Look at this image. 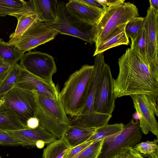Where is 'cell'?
<instances>
[{
    "label": "cell",
    "mask_w": 158,
    "mask_h": 158,
    "mask_svg": "<svg viewBox=\"0 0 158 158\" xmlns=\"http://www.w3.org/2000/svg\"><path fill=\"white\" fill-rule=\"evenodd\" d=\"M142 138L139 121L132 119L121 131L104 139L98 158H114L122 149L139 143Z\"/></svg>",
    "instance_id": "277c9868"
},
{
    "label": "cell",
    "mask_w": 158,
    "mask_h": 158,
    "mask_svg": "<svg viewBox=\"0 0 158 158\" xmlns=\"http://www.w3.org/2000/svg\"><path fill=\"white\" fill-rule=\"evenodd\" d=\"M7 65L5 64L3 61L0 58V67L3 66Z\"/></svg>",
    "instance_id": "7bdbcfd3"
},
{
    "label": "cell",
    "mask_w": 158,
    "mask_h": 158,
    "mask_svg": "<svg viewBox=\"0 0 158 158\" xmlns=\"http://www.w3.org/2000/svg\"><path fill=\"white\" fill-rule=\"evenodd\" d=\"M136 111L141 117L139 120L140 129L145 135L149 131L158 138V123L155 115L158 116V96L140 94L130 96Z\"/></svg>",
    "instance_id": "52a82bcc"
},
{
    "label": "cell",
    "mask_w": 158,
    "mask_h": 158,
    "mask_svg": "<svg viewBox=\"0 0 158 158\" xmlns=\"http://www.w3.org/2000/svg\"><path fill=\"white\" fill-rule=\"evenodd\" d=\"M144 18L136 17L128 21L125 27L127 37L134 40L140 33L143 28Z\"/></svg>",
    "instance_id": "f1b7e54d"
},
{
    "label": "cell",
    "mask_w": 158,
    "mask_h": 158,
    "mask_svg": "<svg viewBox=\"0 0 158 158\" xmlns=\"http://www.w3.org/2000/svg\"><path fill=\"white\" fill-rule=\"evenodd\" d=\"M1 99L25 126L28 119L35 117L37 102L35 93L14 87Z\"/></svg>",
    "instance_id": "8992f818"
},
{
    "label": "cell",
    "mask_w": 158,
    "mask_h": 158,
    "mask_svg": "<svg viewBox=\"0 0 158 158\" xmlns=\"http://www.w3.org/2000/svg\"><path fill=\"white\" fill-rule=\"evenodd\" d=\"M9 15L16 17L18 23L14 32L10 36V40L20 38L35 22L38 21L36 15L32 13H19L15 12Z\"/></svg>",
    "instance_id": "7402d4cb"
},
{
    "label": "cell",
    "mask_w": 158,
    "mask_h": 158,
    "mask_svg": "<svg viewBox=\"0 0 158 158\" xmlns=\"http://www.w3.org/2000/svg\"><path fill=\"white\" fill-rule=\"evenodd\" d=\"M27 127L17 115L6 106L0 99V128L5 130H16Z\"/></svg>",
    "instance_id": "44dd1931"
},
{
    "label": "cell",
    "mask_w": 158,
    "mask_h": 158,
    "mask_svg": "<svg viewBox=\"0 0 158 158\" xmlns=\"http://www.w3.org/2000/svg\"><path fill=\"white\" fill-rule=\"evenodd\" d=\"M119 72L114 79V98L144 94L158 96V70L151 67L131 48L118 59Z\"/></svg>",
    "instance_id": "6da1fadb"
},
{
    "label": "cell",
    "mask_w": 158,
    "mask_h": 158,
    "mask_svg": "<svg viewBox=\"0 0 158 158\" xmlns=\"http://www.w3.org/2000/svg\"><path fill=\"white\" fill-rule=\"evenodd\" d=\"M94 66L85 64L70 75L59 92V98L66 114L81 115L85 106Z\"/></svg>",
    "instance_id": "7a4b0ae2"
},
{
    "label": "cell",
    "mask_w": 158,
    "mask_h": 158,
    "mask_svg": "<svg viewBox=\"0 0 158 158\" xmlns=\"http://www.w3.org/2000/svg\"><path fill=\"white\" fill-rule=\"evenodd\" d=\"M113 78L110 68L105 63L100 76L94 102V110L98 113L112 114L115 107Z\"/></svg>",
    "instance_id": "30bf717a"
},
{
    "label": "cell",
    "mask_w": 158,
    "mask_h": 158,
    "mask_svg": "<svg viewBox=\"0 0 158 158\" xmlns=\"http://www.w3.org/2000/svg\"><path fill=\"white\" fill-rule=\"evenodd\" d=\"M132 117L133 119L136 120H139L141 117V115L136 111L133 114Z\"/></svg>",
    "instance_id": "b9f144b4"
},
{
    "label": "cell",
    "mask_w": 158,
    "mask_h": 158,
    "mask_svg": "<svg viewBox=\"0 0 158 158\" xmlns=\"http://www.w3.org/2000/svg\"><path fill=\"white\" fill-rule=\"evenodd\" d=\"M0 145L25 146L23 142L17 139L6 130L0 128Z\"/></svg>",
    "instance_id": "d6a6232c"
},
{
    "label": "cell",
    "mask_w": 158,
    "mask_h": 158,
    "mask_svg": "<svg viewBox=\"0 0 158 158\" xmlns=\"http://www.w3.org/2000/svg\"><path fill=\"white\" fill-rule=\"evenodd\" d=\"M19 65L39 78L54 84L52 77L57 68L54 58L50 55L38 51L28 52L23 55Z\"/></svg>",
    "instance_id": "9c48e42d"
},
{
    "label": "cell",
    "mask_w": 158,
    "mask_h": 158,
    "mask_svg": "<svg viewBox=\"0 0 158 158\" xmlns=\"http://www.w3.org/2000/svg\"><path fill=\"white\" fill-rule=\"evenodd\" d=\"M14 87L56 99L59 98V92L54 83L51 84L41 79L21 67Z\"/></svg>",
    "instance_id": "7c38bea8"
},
{
    "label": "cell",
    "mask_w": 158,
    "mask_h": 158,
    "mask_svg": "<svg viewBox=\"0 0 158 158\" xmlns=\"http://www.w3.org/2000/svg\"><path fill=\"white\" fill-rule=\"evenodd\" d=\"M93 142L86 141L73 147L70 148L65 154L63 158H74Z\"/></svg>",
    "instance_id": "836d02e7"
},
{
    "label": "cell",
    "mask_w": 158,
    "mask_h": 158,
    "mask_svg": "<svg viewBox=\"0 0 158 158\" xmlns=\"http://www.w3.org/2000/svg\"><path fill=\"white\" fill-rule=\"evenodd\" d=\"M150 6L158 10V0H150L149 1Z\"/></svg>",
    "instance_id": "ab89813d"
},
{
    "label": "cell",
    "mask_w": 158,
    "mask_h": 158,
    "mask_svg": "<svg viewBox=\"0 0 158 158\" xmlns=\"http://www.w3.org/2000/svg\"><path fill=\"white\" fill-rule=\"evenodd\" d=\"M45 144L44 141L41 140H39L36 142L35 146L38 148L41 149L44 147Z\"/></svg>",
    "instance_id": "60d3db41"
},
{
    "label": "cell",
    "mask_w": 158,
    "mask_h": 158,
    "mask_svg": "<svg viewBox=\"0 0 158 158\" xmlns=\"http://www.w3.org/2000/svg\"><path fill=\"white\" fill-rule=\"evenodd\" d=\"M112 117V114L96 112L92 114H82L75 117L88 127L94 130L107 124Z\"/></svg>",
    "instance_id": "d4e9b609"
},
{
    "label": "cell",
    "mask_w": 158,
    "mask_h": 158,
    "mask_svg": "<svg viewBox=\"0 0 158 158\" xmlns=\"http://www.w3.org/2000/svg\"><path fill=\"white\" fill-rule=\"evenodd\" d=\"M139 15L136 6L130 2L105 8L91 30L95 47L104 41L118 26L127 23Z\"/></svg>",
    "instance_id": "3957f363"
},
{
    "label": "cell",
    "mask_w": 158,
    "mask_h": 158,
    "mask_svg": "<svg viewBox=\"0 0 158 158\" xmlns=\"http://www.w3.org/2000/svg\"><path fill=\"white\" fill-rule=\"evenodd\" d=\"M158 10L150 6L144 17L143 28L147 45V59L152 68L158 69Z\"/></svg>",
    "instance_id": "8fae6325"
},
{
    "label": "cell",
    "mask_w": 158,
    "mask_h": 158,
    "mask_svg": "<svg viewBox=\"0 0 158 158\" xmlns=\"http://www.w3.org/2000/svg\"><path fill=\"white\" fill-rule=\"evenodd\" d=\"M105 8L123 4L124 0H97Z\"/></svg>",
    "instance_id": "d590c367"
},
{
    "label": "cell",
    "mask_w": 158,
    "mask_h": 158,
    "mask_svg": "<svg viewBox=\"0 0 158 158\" xmlns=\"http://www.w3.org/2000/svg\"><path fill=\"white\" fill-rule=\"evenodd\" d=\"M24 143L25 146H35L36 142L41 140L49 144L56 140V138L40 125L35 129L27 127L16 130H6Z\"/></svg>",
    "instance_id": "5bb4252c"
},
{
    "label": "cell",
    "mask_w": 158,
    "mask_h": 158,
    "mask_svg": "<svg viewBox=\"0 0 158 158\" xmlns=\"http://www.w3.org/2000/svg\"><path fill=\"white\" fill-rule=\"evenodd\" d=\"M84 3L92 7L104 10L105 8L97 0H81Z\"/></svg>",
    "instance_id": "f35d334b"
},
{
    "label": "cell",
    "mask_w": 158,
    "mask_h": 158,
    "mask_svg": "<svg viewBox=\"0 0 158 158\" xmlns=\"http://www.w3.org/2000/svg\"><path fill=\"white\" fill-rule=\"evenodd\" d=\"M21 67L18 64L12 66L4 80L0 84V99L15 86Z\"/></svg>",
    "instance_id": "4316f807"
},
{
    "label": "cell",
    "mask_w": 158,
    "mask_h": 158,
    "mask_svg": "<svg viewBox=\"0 0 158 158\" xmlns=\"http://www.w3.org/2000/svg\"><path fill=\"white\" fill-rule=\"evenodd\" d=\"M130 48L144 62L148 63L147 59V45L143 28L139 35L131 41Z\"/></svg>",
    "instance_id": "f546056e"
},
{
    "label": "cell",
    "mask_w": 158,
    "mask_h": 158,
    "mask_svg": "<svg viewBox=\"0 0 158 158\" xmlns=\"http://www.w3.org/2000/svg\"><path fill=\"white\" fill-rule=\"evenodd\" d=\"M24 2L22 0H0V17L9 15L19 10Z\"/></svg>",
    "instance_id": "4dcf8cb0"
},
{
    "label": "cell",
    "mask_w": 158,
    "mask_h": 158,
    "mask_svg": "<svg viewBox=\"0 0 158 158\" xmlns=\"http://www.w3.org/2000/svg\"><path fill=\"white\" fill-rule=\"evenodd\" d=\"M126 23L122 24L117 27L104 41L95 47L93 56L102 53L108 49L120 45H128L130 42L125 32Z\"/></svg>",
    "instance_id": "d6986e66"
},
{
    "label": "cell",
    "mask_w": 158,
    "mask_h": 158,
    "mask_svg": "<svg viewBox=\"0 0 158 158\" xmlns=\"http://www.w3.org/2000/svg\"><path fill=\"white\" fill-rule=\"evenodd\" d=\"M158 139L140 142L133 148L143 156L147 158H158Z\"/></svg>",
    "instance_id": "83f0119b"
},
{
    "label": "cell",
    "mask_w": 158,
    "mask_h": 158,
    "mask_svg": "<svg viewBox=\"0 0 158 158\" xmlns=\"http://www.w3.org/2000/svg\"><path fill=\"white\" fill-rule=\"evenodd\" d=\"M65 7L72 15L91 26L98 22L104 10L91 6L81 0H70L65 4Z\"/></svg>",
    "instance_id": "4fadbf2b"
},
{
    "label": "cell",
    "mask_w": 158,
    "mask_h": 158,
    "mask_svg": "<svg viewBox=\"0 0 158 158\" xmlns=\"http://www.w3.org/2000/svg\"><path fill=\"white\" fill-rule=\"evenodd\" d=\"M123 123L105 124L95 129L87 141H95L116 134L122 130L125 127Z\"/></svg>",
    "instance_id": "484cf974"
},
{
    "label": "cell",
    "mask_w": 158,
    "mask_h": 158,
    "mask_svg": "<svg viewBox=\"0 0 158 158\" xmlns=\"http://www.w3.org/2000/svg\"><path fill=\"white\" fill-rule=\"evenodd\" d=\"M71 148L68 142L63 136L49 144L44 149L43 158H63Z\"/></svg>",
    "instance_id": "cb8c5ba5"
},
{
    "label": "cell",
    "mask_w": 158,
    "mask_h": 158,
    "mask_svg": "<svg viewBox=\"0 0 158 158\" xmlns=\"http://www.w3.org/2000/svg\"><path fill=\"white\" fill-rule=\"evenodd\" d=\"M114 158H145L133 147L122 149Z\"/></svg>",
    "instance_id": "e575fe53"
},
{
    "label": "cell",
    "mask_w": 158,
    "mask_h": 158,
    "mask_svg": "<svg viewBox=\"0 0 158 158\" xmlns=\"http://www.w3.org/2000/svg\"><path fill=\"white\" fill-rule=\"evenodd\" d=\"M94 130L88 127L75 117L70 121L64 137L72 148L87 141Z\"/></svg>",
    "instance_id": "2e32d148"
},
{
    "label": "cell",
    "mask_w": 158,
    "mask_h": 158,
    "mask_svg": "<svg viewBox=\"0 0 158 158\" xmlns=\"http://www.w3.org/2000/svg\"><path fill=\"white\" fill-rule=\"evenodd\" d=\"M39 126L38 119L36 117H32L28 119L27 121V127L31 129H35Z\"/></svg>",
    "instance_id": "8d00e7d4"
},
{
    "label": "cell",
    "mask_w": 158,
    "mask_h": 158,
    "mask_svg": "<svg viewBox=\"0 0 158 158\" xmlns=\"http://www.w3.org/2000/svg\"><path fill=\"white\" fill-rule=\"evenodd\" d=\"M35 96L37 102L42 107L63 123L69 125L70 120L59 98L56 99L36 93Z\"/></svg>",
    "instance_id": "ffe728a7"
},
{
    "label": "cell",
    "mask_w": 158,
    "mask_h": 158,
    "mask_svg": "<svg viewBox=\"0 0 158 158\" xmlns=\"http://www.w3.org/2000/svg\"><path fill=\"white\" fill-rule=\"evenodd\" d=\"M33 2L38 21L50 23L58 21L57 0H33Z\"/></svg>",
    "instance_id": "ac0fdd59"
},
{
    "label": "cell",
    "mask_w": 158,
    "mask_h": 158,
    "mask_svg": "<svg viewBox=\"0 0 158 158\" xmlns=\"http://www.w3.org/2000/svg\"><path fill=\"white\" fill-rule=\"evenodd\" d=\"M57 2L58 21L55 23H44L59 33L77 37L92 44V26L83 23L70 14L63 2Z\"/></svg>",
    "instance_id": "5b68a950"
},
{
    "label": "cell",
    "mask_w": 158,
    "mask_h": 158,
    "mask_svg": "<svg viewBox=\"0 0 158 158\" xmlns=\"http://www.w3.org/2000/svg\"><path fill=\"white\" fill-rule=\"evenodd\" d=\"M23 55L15 46L0 39V58L5 64L11 67L15 65Z\"/></svg>",
    "instance_id": "603a6c76"
},
{
    "label": "cell",
    "mask_w": 158,
    "mask_h": 158,
    "mask_svg": "<svg viewBox=\"0 0 158 158\" xmlns=\"http://www.w3.org/2000/svg\"><path fill=\"white\" fill-rule=\"evenodd\" d=\"M96 56L88 97L85 106L82 114H94L96 112L94 109V99L101 72L105 63L104 56L102 53Z\"/></svg>",
    "instance_id": "e0dca14e"
},
{
    "label": "cell",
    "mask_w": 158,
    "mask_h": 158,
    "mask_svg": "<svg viewBox=\"0 0 158 158\" xmlns=\"http://www.w3.org/2000/svg\"><path fill=\"white\" fill-rule=\"evenodd\" d=\"M103 139L94 141L74 158H98Z\"/></svg>",
    "instance_id": "1f68e13d"
},
{
    "label": "cell",
    "mask_w": 158,
    "mask_h": 158,
    "mask_svg": "<svg viewBox=\"0 0 158 158\" xmlns=\"http://www.w3.org/2000/svg\"><path fill=\"white\" fill-rule=\"evenodd\" d=\"M35 117L39 120V125L56 138L59 139L64 136L68 125L61 122L38 102Z\"/></svg>",
    "instance_id": "9a60e30c"
},
{
    "label": "cell",
    "mask_w": 158,
    "mask_h": 158,
    "mask_svg": "<svg viewBox=\"0 0 158 158\" xmlns=\"http://www.w3.org/2000/svg\"><path fill=\"white\" fill-rule=\"evenodd\" d=\"M59 33L44 23L37 21L19 38L7 43L15 46L23 54L54 39Z\"/></svg>",
    "instance_id": "ba28073f"
},
{
    "label": "cell",
    "mask_w": 158,
    "mask_h": 158,
    "mask_svg": "<svg viewBox=\"0 0 158 158\" xmlns=\"http://www.w3.org/2000/svg\"><path fill=\"white\" fill-rule=\"evenodd\" d=\"M11 67L7 65L0 67V84L6 77Z\"/></svg>",
    "instance_id": "74e56055"
}]
</instances>
